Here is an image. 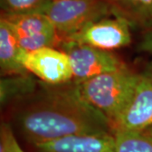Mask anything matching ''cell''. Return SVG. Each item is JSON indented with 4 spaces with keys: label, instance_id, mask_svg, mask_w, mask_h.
Listing matches in <instances>:
<instances>
[{
    "label": "cell",
    "instance_id": "cell-2",
    "mask_svg": "<svg viewBox=\"0 0 152 152\" xmlns=\"http://www.w3.org/2000/svg\"><path fill=\"white\" fill-rule=\"evenodd\" d=\"M139 78L140 74L125 66L76 85L84 99L108 120L113 132L130 102Z\"/></svg>",
    "mask_w": 152,
    "mask_h": 152
},
{
    "label": "cell",
    "instance_id": "cell-5",
    "mask_svg": "<svg viewBox=\"0 0 152 152\" xmlns=\"http://www.w3.org/2000/svg\"><path fill=\"white\" fill-rule=\"evenodd\" d=\"M130 26V24L122 17H105L88 24L69 37L61 38L60 41H71L106 51H112L130 44L132 40Z\"/></svg>",
    "mask_w": 152,
    "mask_h": 152
},
{
    "label": "cell",
    "instance_id": "cell-12",
    "mask_svg": "<svg viewBox=\"0 0 152 152\" xmlns=\"http://www.w3.org/2000/svg\"><path fill=\"white\" fill-rule=\"evenodd\" d=\"M116 152H152V136L144 132L115 131Z\"/></svg>",
    "mask_w": 152,
    "mask_h": 152
},
{
    "label": "cell",
    "instance_id": "cell-16",
    "mask_svg": "<svg viewBox=\"0 0 152 152\" xmlns=\"http://www.w3.org/2000/svg\"><path fill=\"white\" fill-rule=\"evenodd\" d=\"M140 48L152 53V28L145 31V37L142 39Z\"/></svg>",
    "mask_w": 152,
    "mask_h": 152
},
{
    "label": "cell",
    "instance_id": "cell-15",
    "mask_svg": "<svg viewBox=\"0 0 152 152\" xmlns=\"http://www.w3.org/2000/svg\"><path fill=\"white\" fill-rule=\"evenodd\" d=\"M0 152H25L17 142L13 130L5 123L0 129Z\"/></svg>",
    "mask_w": 152,
    "mask_h": 152
},
{
    "label": "cell",
    "instance_id": "cell-7",
    "mask_svg": "<svg viewBox=\"0 0 152 152\" xmlns=\"http://www.w3.org/2000/svg\"><path fill=\"white\" fill-rule=\"evenodd\" d=\"M1 17L10 24L25 52H32L43 48H54L59 44V35L45 14L2 15Z\"/></svg>",
    "mask_w": 152,
    "mask_h": 152
},
{
    "label": "cell",
    "instance_id": "cell-3",
    "mask_svg": "<svg viewBox=\"0 0 152 152\" xmlns=\"http://www.w3.org/2000/svg\"><path fill=\"white\" fill-rule=\"evenodd\" d=\"M109 13L112 10L107 0H53L45 15L61 39L107 17Z\"/></svg>",
    "mask_w": 152,
    "mask_h": 152
},
{
    "label": "cell",
    "instance_id": "cell-11",
    "mask_svg": "<svg viewBox=\"0 0 152 152\" xmlns=\"http://www.w3.org/2000/svg\"><path fill=\"white\" fill-rule=\"evenodd\" d=\"M112 14L124 18L131 26L152 28V0H107Z\"/></svg>",
    "mask_w": 152,
    "mask_h": 152
},
{
    "label": "cell",
    "instance_id": "cell-14",
    "mask_svg": "<svg viewBox=\"0 0 152 152\" xmlns=\"http://www.w3.org/2000/svg\"><path fill=\"white\" fill-rule=\"evenodd\" d=\"M53 0H0L2 15L45 14Z\"/></svg>",
    "mask_w": 152,
    "mask_h": 152
},
{
    "label": "cell",
    "instance_id": "cell-1",
    "mask_svg": "<svg viewBox=\"0 0 152 152\" xmlns=\"http://www.w3.org/2000/svg\"><path fill=\"white\" fill-rule=\"evenodd\" d=\"M48 86L18 119L34 145L69 136L113 134L108 120L84 99L75 82Z\"/></svg>",
    "mask_w": 152,
    "mask_h": 152
},
{
    "label": "cell",
    "instance_id": "cell-8",
    "mask_svg": "<svg viewBox=\"0 0 152 152\" xmlns=\"http://www.w3.org/2000/svg\"><path fill=\"white\" fill-rule=\"evenodd\" d=\"M152 126V69L140 74L134 95L115 131L141 132Z\"/></svg>",
    "mask_w": 152,
    "mask_h": 152
},
{
    "label": "cell",
    "instance_id": "cell-9",
    "mask_svg": "<svg viewBox=\"0 0 152 152\" xmlns=\"http://www.w3.org/2000/svg\"><path fill=\"white\" fill-rule=\"evenodd\" d=\"M35 146L40 152H116L113 134L69 136Z\"/></svg>",
    "mask_w": 152,
    "mask_h": 152
},
{
    "label": "cell",
    "instance_id": "cell-6",
    "mask_svg": "<svg viewBox=\"0 0 152 152\" xmlns=\"http://www.w3.org/2000/svg\"><path fill=\"white\" fill-rule=\"evenodd\" d=\"M21 64L28 73L47 85H62L73 81V70L68 54L55 48L24 52Z\"/></svg>",
    "mask_w": 152,
    "mask_h": 152
},
{
    "label": "cell",
    "instance_id": "cell-17",
    "mask_svg": "<svg viewBox=\"0 0 152 152\" xmlns=\"http://www.w3.org/2000/svg\"><path fill=\"white\" fill-rule=\"evenodd\" d=\"M141 132H144V133H145V134H149V135L152 136V126L149 127L148 129H145L144 131H141Z\"/></svg>",
    "mask_w": 152,
    "mask_h": 152
},
{
    "label": "cell",
    "instance_id": "cell-10",
    "mask_svg": "<svg viewBox=\"0 0 152 152\" xmlns=\"http://www.w3.org/2000/svg\"><path fill=\"white\" fill-rule=\"evenodd\" d=\"M10 24L1 17L0 20V69L5 76L28 74L21 64L24 53Z\"/></svg>",
    "mask_w": 152,
    "mask_h": 152
},
{
    "label": "cell",
    "instance_id": "cell-4",
    "mask_svg": "<svg viewBox=\"0 0 152 152\" xmlns=\"http://www.w3.org/2000/svg\"><path fill=\"white\" fill-rule=\"evenodd\" d=\"M58 45L70 59L73 81L75 83L85 81L104 73L118 70L126 66L110 51L66 40H61Z\"/></svg>",
    "mask_w": 152,
    "mask_h": 152
},
{
    "label": "cell",
    "instance_id": "cell-13",
    "mask_svg": "<svg viewBox=\"0 0 152 152\" xmlns=\"http://www.w3.org/2000/svg\"><path fill=\"white\" fill-rule=\"evenodd\" d=\"M28 74L11 75L1 80L0 96L2 106L10 102L13 99L31 93L35 88V83Z\"/></svg>",
    "mask_w": 152,
    "mask_h": 152
}]
</instances>
